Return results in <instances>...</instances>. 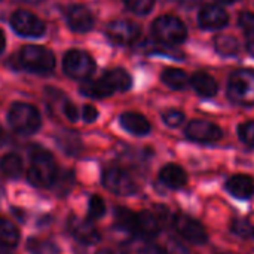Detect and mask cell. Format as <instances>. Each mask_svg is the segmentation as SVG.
Segmentation results:
<instances>
[{"label": "cell", "mask_w": 254, "mask_h": 254, "mask_svg": "<svg viewBox=\"0 0 254 254\" xmlns=\"http://www.w3.org/2000/svg\"><path fill=\"white\" fill-rule=\"evenodd\" d=\"M4 46H6V39H4V34H3V31L0 30V54L4 51Z\"/></svg>", "instance_id": "39"}, {"label": "cell", "mask_w": 254, "mask_h": 254, "mask_svg": "<svg viewBox=\"0 0 254 254\" xmlns=\"http://www.w3.org/2000/svg\"><path fill=\"white\" fill-rule=\"evenodd\" d=\"M122 253L124 254H162L159 247L147 241L146 238L137 237L129 241H127L122 246Z\"/></svg>", "instance_id": "20"}, {"label": "cell", "mask_w": 254, "mask_h": 254, "mask_svg": "<svg viewBox=\"0 0 254 254\" xmlns=\"http://www.w3.org/2000/svg\"><path fill=\"white\" fill-rule=\"evenodd\" d=\"M0 171L9 179H18L22 174V161L15 153H7L0 159Z\"/></svg>", "instance_id": "24"}, {"label": "cell", "mask_w": 254, "mask_h": 254, "mask_svg": "<svg viewBox=\"0 0 254 254\" xmlns=\"http://www.w3.org/2000/svg\"><path fill=\"white\" fill-rule=\"evenodd\" d=\"M165 254H190V252L176 238H171L165 244Z\"/></svg>", "instance_id": "34"}, {"label": "cell", "mask_w": 254, "mask_h": 254, "mask_svg": "<svg viewBox=\"0 0 254 254\" xmlns=\"http://www.w3.org/2000/svg\"><path fill=\"white\" fill-rule=\"evenodd\" d=\"M82 115H83L85 122L91 124V122H94V121L98 118V110H97L94 106L86 104V106H83V112H82Z\"/></svg>", "instance_id": "36"}, {"label": "cell", "mask_w": 254, "mask_h": 254, "mask_svg": "<svg viewBox=\"0 0 254 254\" xmlns=\"http://www.w3.org/2000/svg\"><path fill=\"white\" fill-rule=\"evenodd\" d=\"M121 125L131 134L134 135H146L150 132V124L149 121L140 115V113H134V112H128L124 113L121 116Z\"/></svg>", "instance_id": "18"}, {"label": "cell", "mask_w": 254, "mask_h": 254, "mask_svg": "<svg viewBox=\"0 0 254 254\" xmlns=\"http://www.w3.org/2000/svg\"><path fill=\"white\" fill-rule=\"evenodd\" d=\"M80 92L86 97H91V98H106V97H110L113 94V91L109 88V85L103 79V76L97 80H91V82L83 83L80 86Z\"/></svg>", "instance_id": "22"}, {"label": "cell", "mask_w": 254, "mask_h": 254, "mask_svg": "<svg viewBox=\"0 0 254 254\" xmlns=\"http://www.w3.org/2000/svg\"><path fill=\"white\" fill-rule=\"evenodd\" d=\"M63 68L70 77L83 80L88 79L95 71V63L86 52L73 49L65 54L63 61Z\"/></svg>", "instance_id": "8"}, {"label": "cell", "mask_w": 254, "mask_h": 254, "mask_svg": "<svg viewBox=\"0 0 254 254\" xmlns=\"http://www.w3.org/2000/svg\"><path fill=\"white\" fill-rule=\"evenodd\" d=\"M193 89L201 95V97H214L217 92V83L216 80L207 74V73H196L193 74L190 80Z\"/></svg>", "instance_id": "21"}, {"label": "cell", "mask_w": 254, "mask_h": 254, "mask_svg": "<svg viewBox=\"0 0 254 254\" xmlns=\"http://www.w3.org/2000/svg\"><path fill=\"white\" fill-rule=\"evenodd\" d=\"M226 190L237 199H250L254 195V180L244 174H235L226 182Z\"/></svg>", "instance_id": "16"}, {"label": "cell", "mask_w": 254, "mask_h": 254, "mask_svg": "<svg viewBox=\"0 0 254 254\" xmlns=\"http://www.w3.org/2000/svg\"><path fill=\"white\" fill-rule=\"evenodd\" d=\"M67 22L73 31L85 33L92 28L94 18L88 7H85L82 4H74L67 12Z\"/></svg>", "instance_id": "15"}, {"label": "cell", "mask_w": 254, "mask_h": 254, "mask_svg": "<svg viewBox=\"0 0 254 254\" xmlns=\"http://www.w3.org/2000/svg\"><path fill=\"white\" fill-rule=\"evenodd\" d=\"M30 250L34 254H57L58 249L51 241H30Z\"/></svg>", "instance_id": "31"}, {"label": "cell", "mask_w": 254, "mask_h": 254, "mask_svg": "<svg viewBox=\"0 0 254 254\" xmlns=\"http://www.w3.org/2000/svg\"><path fill=\"white\" fill-rule=\"evenodd\" d=\"M161 79H162V82H164L167 86H170L171 89H183V88H186L188 83H189L188 74H186L183 70H180V68H167V70L162 73Z\"/></svg>", "instance_id": "25"}, {"label": "cell", "mask_w": 254, "mask_h": 254, "mask_svg": "<svg viewBox=\"0 0 254 254\" xmlns=\"http://www.w3.org/2000/svg\"><path fill=\"white\" fill-rule=\"evenodd\" d=\"M173 226H174L176 232L190 244L204 246L208 241V235H207L204 225L188 214H183V213L174 214Z\"/></svg>", "instance_id": "6"}, {"label": "cell", "mask_w": 254, "mask_h": 254, "mask_svg": "<svg viewBox=\"0 0 254 254\" xmlns=\"http://www.w3.org/2000/svg\"><path fill=\"white\" fill-rule=\"evenodd\" d=\"M19 61L24 68L33 73H39V74L51 73L55 67L54 54L49 49L43 46H36V45L24 46L19 54Z\"/></svg>", "instance_id": "2"}, {"label": "cell", "mask_w": 254, "mask_h": 254, "mask_svg": "<svg viewBox=\"0 0 254 254\" xmlns=\"http://www.w3.org/2000/svg\"><path fill=\"white\" fill-rule=\"evenodd\" d=\"M161 232V220L150 211H141L135 214V228L134 234L137 237L150 240L158 237Z\"/></svg>", "instance_id": "14"}, {"label": "cell", "mask_w": 254, "mask_h": 254, "mask_svg": "<svg viewBox=\"0 0 254 254\" xmlns=\"http://www.w3.org/2000/svg\"><path fill=\"white\" fill-rule=\"evenodd\" d=\"M19 243V232L16 229V226L0 217V246L6 247V249H12Z\"/></svg>", "instance_id": "23"}, {"label": "cell", "mask_w": 254, "mask_h": 254, "mask_svg": "<svg viewBox=\"0 0 254 254\" xmlns=\"http://www.w3.org/2000/svg\"><path fill=\"white\" fill-rule=\"evenodd\" d=\"M252 229H253V225L249 220L235 219V220L231 222V232L238 235V237H243V238L252 237Z\"/></svg>", "instance_id": "29"}, {"label": "cell", "mask_w": 254, "mask_h": 254, "mask_svg": "<svg viewBox=\"0 0 254 254\" xmlns=\"http://www.w3.org/2000/svg\"><path fill=\"white\" fill-rule=\"evenodd\" d=\"M199 25L202 28H208V30H219L228 25L229 22V16L226 13L225 9H222L217 4H208L204 6L199 12Z\"/></svg>", "instance_id": "13"}, {"label": "cell", "mask_w": 254, "mask_h": 254, "mask_svg": "<svg viewBox=\"0 0 254 254\" xmlns=\"http://www.w3.org/2000/svg\"><path fill=\"white\" fill-rule=\"evenodd\" d=\"M238 134H240L241 141H243L246 146L254 147V121H249V122L240 125Z\"/></svg>", "instance_id": "30"}, {"label": "cell", "mask_w": 254, "mask_h": 254, "mask_svg": "<svg viewBox=\"0 0 254 254\" xmlns=\"http://www.w3.org/2000/svg\"><path fill=\"white\" fill-rule=\"evenodd\" d=\"M0 254H10V253H6V252H1V253Z\"/></svg>", "instance_id": "45"}, {"label": "cell", "mask_w": 254, "mask_h": 254, "mask_svg": "<svg viewBox=\"0 0 254 254\" xmlns=\"http://www.w3.org/2000/svg\"><path fill=\"white\" fill-rule=\"evenodd\" d=\"M216 49L217 52H220L222 55H235L240 51V42L238 39H235L234 36L229 34H223L216 37Z\"/></svg>", "instance_id": "26"}, {"label": "cell", "mask_w": 254, "mask_h": 254, "mask_svg": "<svg viewBox=\"0 0 254 254\" xmlns=\"http://www.w3.org/2000/svg\"><path fill=\"white\" fill-rule=\"evenodd\" d=\"M12 28L24 37H40L45 33V24L40 18L27 10H16L10 18Z\"/></svg>", "instance_id": "9"}, {"label": "cell", "mask_w": 254, "mask_h": 254, "mask_svg": "<svg viewBox=\"0 0 254 254\" xmlns=\"http://www.w3.org/2000/svg\"><path fill=\"white\" fill-rule=\"evenodd\" d=\"M22 1H27V3H40L43 0H22Z\"/></svg>", "instance_id": "42"}, {"label": "cell", "mask_w": 254, "mask_h": 254, "mask_svg": "<svg viewBox=\"0 0 254 254\" xmlns=\"http://www.w3.org/2000/svg\"><path fill=\"white\" fill-rule=\"evenodd\" d=\"M240 25L246 31L247 36H254V13L244 12L240 16Z\"/></svg>", "instance_id": "35"}, {"label": "cell", "mask_w": 254, "mask_h": 254, "mask_svg": "<svg viewBox=\"0 0 254 254\" xmlns=\"http://www.w3.org/2000/svg\"><path fill=\"white\" fill-rule=\"evenodd\" d=\"M28 182L36 188H49L57 180V164L51 153L36 149L31 153V165L28 168Z\"/></svg>", "instance_id": "1"}, {"label": "cell", "mask_w": 254, "mask_h": 254, "mask_svg": "<svg viewBox=\"0 0 254 254\" xmlns=\"http://www.w3.org/2000/svg\"><path fill=\"white\" fill-rule=\"evenodd\" d=\"M228 94L231 100L241 106H254V71L240 70L229 79Z\"/></svg>", "instance_id": "5"}, {"label": "cell", "mask_w": 254, "mask_h": 254, "mask_svg": "<svg viewBox=\"0 0 254 254\" xmlns=\"http://www.w3.org/2000/svg\"><path fill=\"white\" fill-rule=\"evenodd\" d=\"M89 214L92 219H100L106 214V204L98 195H94L89 199Z\"/></svg>", "instance_id": "32"}, {"label": "cell", "mask_w": 254, "mask_h": 254, "mask_svg": "<svg viewBox=\"0 0 254 254\" xmlns=\"http://www.w3.org/2000/svg\"><path fill=\"white\" fill-rule=\"evenodd\" d=\"M4 141H6V134L0 129V146L4 144Z\"/></svg>", "instance_id": "40"}, {"label": "cell", "mask_w": 254, "mask_h": 254, "mask_svg": "<svg viewBox=\"0 0 254 254\" xmlns=\"http://www.w3.org/2000/svg\"><path fill=\"white\" fill-rule=\"evenodd\" d=\"M107 36L118 45H131L140 37V27L127 19L112 21L107 25Z\"/></svg>", "instance_id": "11"}, {"label": "cell", "mask_w": 254, "mask_h": 254, "mask_svg": "<svg viewBox=\"0 0 254 254\" xmlns=\"http://www.w3.org/2000/svg\"><path fill=\"white\" fill-rule=\"evenodd\" d=\"M128 9H131L134 13L138 15H146L152 10L155 0H124Z\"/></svg>", "instance_id": "28"}, {"label": "cell", "mask_w": 254, "mask_h": 254, "mask_svg": "<svg viewBox=\"0 0 254 254\" xmlns=\"http://www.w3.org/2000/svg\"><path fill=\"white\" fill-rule=\"evenodd\" d=\"M252 238H254V226L253 229H252Z\"/></svg>", "instance_id": "44"}, {"label": "cell", "mask_w": 254, "mask_h": 254, "mask_svg": "<svg viewBox=\"0 0 254 254\" xmlns=\"http://www.w3.org/2000/svg\"><path fill=\"white\" fill-rule=\"evenodd\" d=\"M64 113H65V116H67L68 121H71V122H76V121H77L79 113H77V109L74 107V104L65 103V104H64Z\"/></svg>", "instance_id": "37"}, {"label": "cell", "mask_w": 254, "mask_h": 254, "mask_svg": "<svg viewBox=\"0 0 254 254\" xmlns=\"http://www.w3.org/2000/svg\"><path fill=\"white\" fill-rule=\"evenodd\" d=\"M159 180L170 189H182L188 183V174L180 165L168 164L159 171Z\"/></svg>", "instance_id": "17"}, {"label": "cell", "mask_w": 254, "mask_h": 254, "mask_svg": "<svg viewBox=\"0 0 254 254\" xmlns=\"http://www.w3.org/2000/svg\"><path fill=\"white\" fill-rule=\"evenodd\" d=\"M103 79L107 82V85L113 91V94L128 91L131 88V85H132L131 76L122 68H116V70H110V71L104 73Z\"/></svg>", "instance_id": "19"}, {"label": "cell", "mask_w": 254, "mask_h": 254, "mask_svg": "<svg viewBox=\"0 0 254 254\" xmlns=\"http://www.w3.org/2000/svg\"><path fill=\"white\" fill-rule=\"evenodd\" d=\"M7 119L10 127L19 134H34L40 128V115L37 109L27 103L12 104Z\"/></svg>", "instance_id": "3"}, {"label": "cell", "mask_w": 254, "mask_h": 254, "mask_svg": "<svg viewBox=\"0 0 254 254\" xmlns=\"http://www.w3.org/2000/svg\"><path fill=\"white\" fill-rule=\"evenodd\" d=\"M247 51L252 54V55H254V36H247Z\"/></svg>", "instance_id": "38"}, {"label": "cell", "mask_w": 254, "mask_h": 254, "mask_svg": "<svg viewBox=\"0 0 254 254\" xmlns=\"http://www.w3.org/2000/svg\"><path fill=\"white\" fill-rule=\"evenodd\" d=\"M186 137L196 143H214L223 137V131L208 121H192L186 127Z\"/></svg>", "instance_id": "10"}, {"label": "cell", "mask_w": 254, "mask_h": 254, "mask_svg": "<svg viewBox=\"0 0 254 254\" xmlns=\"http://www.w3.org/2000/svg\"><path fill=\"white\" fill-rule=\"evenodd\" d=\"M135 214L137 213H132L131 210L128 208H124V207H119L116 210V225L129 232V234H134V228H135Z\"/></svg>", "instance_id": "27"}, {"label": "cell", "mask_w": 254, "mask_h": 254, "mask_svg": "<svg viewBox=\"0 0 254 254\" xmlns=\"http://www.w3.org/2000/svg\"><path fill=\"white\" fill-rule=\"evenodd\" d=\"M68 231L79 243L85 246H92L100 241V232L89 220L73 216L68 220Z\"/></svg>", "instance_id": "12"}, {"label": "cell", "mask_w": 254, "mask_h": 254, "mask_svg": "<svg viewBox=\"0 0 254 254\" xmlns=\"http://www.w3.org/2000/svg\"><path fill=\"white\" fill-rule=\"evenodd\" d=\"M153 34L155 37L168 45H177L186 40L188 30L183 21L174 15H162L153 22Z\"/></svg>", "instance_id": "4"}, {"label": "cell", "mask_w": 254, "mask_h": 254, "mask_svg": "<svg viewBox=\"0 0 254 254\" xmlns=\"http://www.w3.org/2000/svg\"><path fill=\"white\" fill-rule=\"evenodd\" d=\"M103 183L107 190L119 196H129L137 192V183L131 174L119 167H112L104 171Z\"/></svg>", "instance_id": "7"}, {"label": "cell", "mask_w": 254, "mask_h": 254, "mask_svg": "<svg viewBox=\"0 0 254 254\" xmlns=\"http://www.w3.org/2000/svg\"><path fill=\"white\" fill-rule=\"evenodd\" d=\"M219 1H223V3H232L234 0H219Z\"/></svg>", "instance_id": "43"}, {"label": "cell", "mask_w": 254, "mask_h": 254, "mask_svg": "<svg viewBox=\"0 0 254 254\" xmlns=\"http://www.w3.org/2000/svg\"><path fill=\"white\" fill-rule=\"evenodd\" d=\"M95 254H116V253H113L112 250H107V249H103V250H98L97 253Z\"/></svg>", "instance_id": "41"}, {"label": "cell", "mask_w": 254, "mask_h": 254, "mask_svg": "<svg viewBox=\"0 0 254 254\" xmlns=\"http://www.w3.org/2000/svg\"><path fill=\"white\" fill-rule=\"evenodd\" d=\"M162 119L164 122L171 127V128H176V127H180L185 121V115L179 110H168L162 115Z\"/></svg>", "instance_id": "33"}]
</instances>
